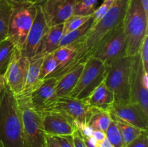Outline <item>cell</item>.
<instances>
[{
    "instance_id": "obj_16",
    "label": "cell",
    "mask_w": 148,
    "mask_h": 147,
    "mask_svg": "<svg viewBox=\"0 0 148 147\" xmlns=\"http://www.w3.org/2000/svg\"><path fill=\"white\" fill-rule=\"evenodd\" d=\"M42 126L45 134L51 136L72 135L77 128L63 115L54 111L40 112Z\"/></svg>"
},
{
    "instance_id": "obj_17",
    "label": "cell",
    "mask_w": 148,
    "mask_h": 147,
    "mask_svg": "<svg viewBox=\"0 0 148 147\" xmlns=\"http://www.w3.org/2000/svg\"><path fill=\"white\" fill-rule=\"evenodd\" d=\"M82 101L92 108L109 111L114 102V97L110 89L106 86L103 81Z\"/></svg>"
},
{
    "instance_id": "obj_6",
    "label": "cell",
    "mask_w": 148,
    "mask_h": 147,
    "mask_svg": "<svg viewBox=\"0 0 148 147\" xmlns=\"http://www.w3.org/2000/svg\"><path fill=\"white\" fill-rule=\"evenodd\" d=\"M37 4L31 2L13 4L8 25L7 38L20 51L32 27Z\"/></svg>"
},
{
    "instance_id": "obj_25",
    "label": "cell",
    "mask_w": 148,
    "mask_h": 147,
    "mask_svg": "<svg viewBox=\"0 0 148 147\" xmlns=\"http://www.w3.org/2000/svg\"><path fill=\"white\" fill-rule=\"evenodd\" d=\"M111 119L114 120L116 122L117 125H118L119 129L120 132H121V137H122L124 146L129 144L132 141H134L143 131V130L140 129V128H137V127L134 126V125H132L130 124L127 123V122L121 120L114 118L111 115Z\"/></svg>"
},
{
    "instance_id": "obj_36",
    "label": "cell",
    "mask_w": 148,
    "mask_h": 147,
    "mask_svg": "<svg viewBox=\"0 0 148 147\" xmlns=\"http://www.w3.org/2000/svg\"><path fill=\"white\" fill-rule=\"evenodd\" d=\"M46 147H61L53 136L46 135Z\"/></svg>"
},
{
    "instance_id": "obj_27",
    "label": "cell",
    "mask_w": 148,
    "mask_h": 147,
    "mask_svg": "<svg viewBox=\"0 0 148 147\" xmlns=\"http://www.w3.org/2000/svg\"><path fill=\"white\" fill-rule=\"evenodd\" d=\"M98 0H76L73 15L91 16L95 10Z\"/></svg>"
},
{
    "instance_id": "obj_11",
    "label": "cell",
    "mask_w": 148,
    "mask_h": 147,
    "mask_svg": "<svg viewBox=\"0 0 148 147\" xmlns=\"http://www.w3.org/2000/svg\"><path fill=\"white\" fill-rule=\"evenodd\" d=\"M49 27L46 24L40 4L36 6V13L32 27L29 31L25 44L20 50V54L30 59L36 57L40 53L42 41Z\"/></svg>"
},
{
    "instance_id": "obj_14",
    "label": "cell",
    "mask_w": 148,
    "mask_h": 147,
    "mask_svg": "<svg viewBox=\"0 0 148 147\" xmlns=\"http://www.w3.org/2000/svg\"><path fill=\"white\" fill-rule=\"evenodd\" d=\"M109 112L114 118L137 127L143 131H147L148 115L140 105L132 102L114 103Z\"/></svg>"
},
{
    "instance_id": "obj_21",
    "label": "cell",
    "mask_w": 148,
    "mask_h": 147,
    "mask_svg": "<svg viewBox=\"0 0 148 147\" xmlns=\"http://www.w3.org/2000/svg\"><path fill=\"white\" fill-rule=\"evenodd\" d=\"M43 59V57H35L30 59L27 76H26L24 88L22 92H31V91L41 82V80L39 79V76H40V66H41Z\"/></svg>"
},
{
    "instance_id": "obj_28",
    "label": "cell",
    "mask_w": 148,
    "mask_h": 147,
    "mask_svg": "<svg viewBox=\"0 0 148 147\" xmlns=\"http://www.w3.org/2000/svg\"><path fill=\"white\" fill-rule=\"evenodd\" d=\"M106 137L111 144L113 147H124L122 137L116 122L111 119L110 125L105 132Z\"/></svg>"
},
{
    "instance_id": "obj_42",
    "label": "cell",
    "mask_w": 148,
    "mask_h": 147,
    "mask_svg": "<svg viewBox=\"0 0 148 147\" xmlns=\"http://www.w3.org/2000/svg\"><path fill=\"white\" fill-rule=\"evenodd\" d=\"M84 141H85V144H86L87 147H98L97 146L92 145V144H91L90 143H89L88 141H86L85 139H84Z\"/></svg>"
},
{
    "instance_id": "obj_4",
    "label": "cell",
    "mask_w": 148,
    "mask_h": 147,
    "mask_svg": "<svg viewBox=\"0 0 148 147\" xmlns=\"http://www.w3.org/2000/svg\"><path fill=\"white\" fill-rule=\"evenodd\" d=\"M15 97L27 147H46V134L42 126L41 115L32 104L30 92H21Z\"/></svg>"
},
{
    "instance_id": "obj_18",
    "label": "cell",
    "mask_w": 148,
    "mask_h": 147,
    "mask_svg": "<svg viewBox=\"0 0 148 147\" xmlns=\"http://www.w3.org/2000/svg\"><path fill=\"white\" fill-rule=\"evenodd\" d=\"M84 66L85 63H80L72 70L57 78V82L55 86L57 97L69 96L79 80V76L84 69Z\"/></svg>"
},
{
    "instance_id": "obj_37",
    "label": "cell",
    "mask_w": 148,
    "mask_h": 147,
    "mask_svg": "<svg viewBox=\"0 0 148 147\" xmlns=\"http://www.w3.org/2000/svg\"><path fill=\"white\" fill-rule=\"evenodd\" d=\"M92 137L97 141V143H99L106 138V133L105 132L100 130H95L93 131Z\"/></svg>"
},
{
    "instance_id": "obj_23",
    "label": "cell",
    "mask_w": 148,
    "mask_h": 147,
    "mask_svg": "<svg viewBox=\"0 0 148 147\" xmlns=\"http://www.w3.org/2000/svg\"><path fill=\"white\" fill-rule=\"evenodd\" d=\"M76 54L77 48L73 46H60L55 51L53 52V58L57 63V68L51 75L56 73L62 68L64 67L67 63H69L72 61V59L76 56Z\"/></svg>"
},
{
    "instance_id": "obj_20",
    "label": "cell",
    "mask_w": 148,
    "mask_h": 147,
    "mask_svg": "<svg viewBox=\"0 0 148 147\" xmlns=\"http://www.w3.org/2000/svg\"><path fill=\"white\" fill-rule=\"evenodd\" d=\"M94 24L93 19L92 16H90L89 19L84 23L82 26L70 33L66 35H64L62 40L60 41L59 47L60 46H77L79 43L82 42L84 37L87 35L89 30Z\"/></svg>"
},
{
    "instance_id": "obj_1",
    "label": "cell",
    "mask_w": 148,
    "mask_h": 147,
    "mask_svg": "<svg viewBox=\"0 0 148 147\" xmlns=\"http://www.w3.org/2000/svg\"><path fill=\"white\" fill-rule=\"evenodd\" d=\"M129 1L130 0H114L105 16L92 25L82 42L75 46L76 56L64 67L49 77L58 78L80 63H85L101 43L122 24Z\"/></svg>"
},
{
    "instance_id": "obj_7",
    "label": "cell",
    "mask_w": 148,
    "mask_h": 147,
    "mask_svg": "<svg viewBox=\"0 0 148 147\" xmlns=\"http://www.w3.org/2000/svg\"><path fill=\"white\" fill-rule=\"evenodd\" d=\"M106 73L107 67L101 61L90 57L85 61L79 80L69 96L79 100L86 99L103 82Z\"/></svg>"
},
{
    "instance_id": "obj_19",
    "label": "cell",
    "mask_w": 148,
    "mask_h": 147,
    "mask_svg": "<svg viewBox=\"0 0 148 147\" xmlns=\"http://www.w3.org/2000/svg\"><path fill=\"white\" fill-rule=\"evenodd\" d=\"M63 29L64 23L48 28L43 38L40 53L36 57H43L59 48L60 41L64 35Z\"/></svg>"
},
{
    "instance_id": "obj_31",
    "label": "cell",
    "mask_w": 148,
    "mask_h": 147,
    "mask_svg": "<svg viewBox=\"0 0 148 147\" xmlns=\"http://www.w3.org/2000/svg\"><path fill=\"white\" fill-rule=\"evenodd\" d=\"M114 1V0H103V4L98 8L95 9L94 12L91 15L93 19L94 24L98 22L105 16V14H106L107 12L109 10L110 7L112 5Z\"/></svg>"
},
{
    "instance_id": "obj_5",
    "label": "cell",
    "mask_w": 148,
    "mask_h": 147,
    "mask_svg": "<svg viewBox=\"0 0 148 147\" xmlns=\"http://www.w3.org/2000/svg\"><path fill=\"white\" fill-rule=\"evenodd\" d=\"M132 56H124L107 67L104 83L114 97V103L130 102V73Z\"/></svg>"
},
{
    "instance_id": "obj_39",
    "label": "cell",
    "mask_w": 148,
    "mask_h": 147,
    "mask_svg": "<svg viewBox=\"0 0 148 147\" xmlns=\"http://www.w3.org/2000/svg\"><path fill=\"white\" fill-rule=\"evenodd\" d=\"M6 82L4 79V74H0V93L4 90L6 86Z\"/></svg>"
},
{
    "instance_id": "obj_3",
    "label": "cell",
    "mask_w": 148,
    "mask_h": 147,
    "mask_svg": "<svg viewBox=\"0 0 148 147\" xmlns=\"http://www.w3.org/2000/svg\"><path fill=\"white\" fill-rule=\"evenodd\" d=\"M122 24L127 56H134L140 52L143 40L148 34V17L140 0H130Z\"/></svg>"
},
{
    "instance_id": "obj_8",
    "label": "cell",
    "mask_w": 148,
    "mask_h": 147,
    "mask_svg": "<svg viewBox=\"0 0 148 147\" xmlns=\"http://www.w3.org/2000/svg\"><path fill=\"white\" fill-rule=\"evenodd\" d=\"M54 111L63 115L77 129L86 125L92 112V108L82 100L71 97H57L56 100L44 111Z\"/></svg>"
},
{
    "instance_id": "obj_15",
    "label": "cell",
    "mask_w": 148,
    "mask_h": 147,
    "mask_svg": "<svg viewBox=\"0 0 148 147\" xmlns=\"http://www.w3.org/2000/svg\"><path fill=\"white\" fill-rule=\"evenodd\" d=\"M57 78L47 77L41 80L30 92V99L35 109L41 112L50 107L57 99L55 86Z\"/></svg>"
},
{
    "instance_id": "obj_22",
    "label": "cell",
    "mask_w": 148,
    "mask_h": 147,
    "mask_svg": "<svg viewBox=\"0 0 148 147\" xmlns=\"http://www.w3.org/2000/svg\"><path fill=\"white\" fill-rule=\"evenodd\" d=\"M111 121V114L109 111L92 108V112L88 121L87 125L93 131L100 130L106 132Z\"/></svg>"
},
{
    "instance_id": "obj_35",
    "label": "cell",
    "mask_w": 148,
    "mask_h": 147,
    "mask_svg": "<svg viewBox=\"0 0 148 147\" xmlns=\"http://www.w3.org/2000/svg\"><path fill=\"white\" fill-rule=\"evenodd\" d=\"M72 137H73L74 144H75V147H87L83 137H82V134L79 130L77 129L75 131V133L72 135Z\"/></svg>"
},
{
    "instance_id": "obj_41",
    "label": "cell",
    "mask_w": 148,
    "mask_h": 147,
    "mask_svg": "<svg viewBox=\"0 0 148 147\" xmlns=\"http://www.w3.org/2000/svg\"><path fill=\"white\" fill-rule=\"evenodd\" d=\"M12 4H23V3H27L31 2L32 0H8Z\"/></svg>"
},
{
    "instance_id": "obj_29",
    "label": "cell",
    "mask_w": 148,
    "mask_h": 147,
    "mask_svg": "<svg viewBox=\"0 0 148 147\" xmlns=\"http://www.w3.org/2000/svg\"><path fill=\"white\" fill-rule=\"evenodd\" d=\"M57 68V63L54 59L53 53H49L43 56V61L40 66V76L39 79L43 80L49 76H50Z\"/></svg>"
},
{
    "instance_id": "obj_30",
    "label": "cell",
    "mask_w": 148,
    "mask_h": 147,
    "mask_svg": "<svg viewBox=\"0 0 148 147\" xmlns=\"http://www.w3.org/2000/svg\"><path fill=\"white\" fill-rule=\"evenodd\" d=\"M90 17V16H78L72 15L68 20L64 22L63 34L66 35L76 29L79 28Z\"/></svg>"
},
{
    "instance_id": "obj_33",
    "label": "cell",
    "mask_w": 148,
    "mask_h": 147,
    "mask_svg": "<svg viewBox=\"0 0 148 147\" xmlns=\"http://www.w3.org/2000/svg\"><path fill=\"white\" fill-rule=\"evenodd\" d=\"M124 147H148L147 131H143L137 138Z\"/></svg>"
},
{
    "instance_id": "obj_12",
    "label": "cell",
    "mask_w": 148,
    "mask_h": 147,
    "mask_svg": "<svg viewBox=\"0 0 148 147\" xmlns=\"http://www.w3.org/2000/svg\"><path fill=\"white\" fill-rule=\"evenodd\" d=\"M145 72L138 53L132 56L130 73V102L140 105L148 115V88L145 86L143 81Z\"/></svg>"
},
{
    "instance_id": "obj_32",
    "label": "cell",
    "mask_w": 148,
    "mask_h": 147,
    "mask_svg": "<svg viewBox=\"0 0 148 147\" xmlns=\"http://www.w3.org/2000/svg\"><path fill=\"white\" fill-rule=\"evenodd\" d=\"M139 54H140L145 71L148 73V34L146 35L143 40Z\"/></svg>"
},
{
    "instance_id": "obj_10",
    "label": "cell",
    "mask_w": 148,
    "mask_h": 147,
    "mask_svg": "<svg viewBox=\"0 0 148 147\" xmlns=\"http://www.w3.org/2000/svg\"><path fill=\"white\" fill-rule=\"evenodd\" d=\"M29 62L30 60L22 56L20 50H14L4 74L6 84L14 95L20 93L24 88Z\"/></svg>"
},
{
    "instance_id": "obj_2",
    "label": "cell",
    "mask_w": 148,
    "mask_h": 147,
    "mask_svg": "<svg viewBox=\"0 0 148 147\" xmlns=\"http://www.w3.org/2000/svg\"><path fill=\"white\" fill-rule=\"evenodd\" d=\"M0 147H27L17 99L7 85L0 93Z\"/></svg>"
},
{
    "instance_id": "obj_26",
    "label": "cell",
    "mask_w": 148,
    "mask_h": 147,
    "mask_svg": "<svg viewBox=\"0 0 148 147\" xmlns=\"http://www.w3.org/2000/svg\"><path fill=\"white\" fill-rule=\"evenodd\" d=\"M15 49L14 45L8 38L0 43V74H4L6 71Z\"/></svg>"
},
{
    "instance_id": "obj_34",
    "label": "cell",
    "mask_w": 148,
    "mask_h": 147,
    "mask_svg": "<svg viewBox=\"0 0 148 147\" xmlns=\"http://www.w3.org/2000/svg\"><path fill=\"white\" fill-rule=\"evenodd\" d=\"M61 147H75L74 144L73 137L72 135H64V136H53Z\"/></svg>"
},
{
    "instance_id": "obj_40",
    "label": "cell",
    "mask_w": 148,
    "mask_h": 147,
    "mask_svg": "<svg viewBox=\"0 0 148 147\" xmlns=\"http://www.w3.org/2000/svg\"><path fill=\"white\" fill-rule=\"evenodd\" d=\"M140 1H141L142 4H143L145 14L148 17V0H140Z\"/></svg>"
},
{
    "instance_id": "obj_9",
    "label": "cell",
    "mask_w": 148,
    "mask_h": 147,
    "mask_svg": "<svg viewBox=\"0 0 148 147\" xmlns=\"http://www.w3.org/2000/svg\"><path fill=\"white\" fill-rule=\"evenodd\" d=\"M122 24L101 43L91 56L101 61L106 67L127 56L126 37Z\"/></svg>"
},
{
    "instance_id": "obj_43",
    "label": "cell",
    "mask_w": 148,
    "mask_h": 147,
    "mask_svg": "<svg viewBox=\"0 0 148 147\" xmlns=\"http://www.w3.org/2000/svg\"><path fill=\"white\" fill-rule=\"evenodd\" d=\"M44 1L45 0H32L31 3H33V4H39Z\"/></svg>"
},
{
    "instance_id": "obj_24",
    "label": "cell",
    "mask_w": 148,
    "mask_h": 147,
    "mask_svg": "<svg viewBox=\"0 0 148 147\" xmlns=\"http://www.w3.org/2000/svg\"><path fill=\"white\" fill-rule=\"evenodd\" d=\"M13 4L8 0H0V43L7 38L8 25Z\"/></svg>"
},
{
    "instance_id": "obj_38",
    "label": "cell",
    "mask_w": 148,
    "mask_h": 147,
    "mask_svg": "<svg viewBox=\"0 0 148 147\" xmlns=\"http://www.w3.org/2000/svg\"><path fill=\"white\" fill-rule=\"evenodd\" d=\"M97 146L98 147H113L112 145H111V144L110 143V141H108V138H107L106 137L102 141L98 143V144H97Z\"/></svg>"
},
{
    "instance_id": "obj_13",
    "label": "cell",
    "mask_w": 148,
    "mask_h": 147,
    "mask_svg": "<svg viewBox=\"0 0 148 147\" xmlns=\"http://www.w3.org/2000/svg\"><path fill=\"white\" fill-rule=\"evenodd\" d=\"M75 1L76 0H45L39 4L48 27L63 24L73 15Z\"/></svg>"
}]
</instances>
